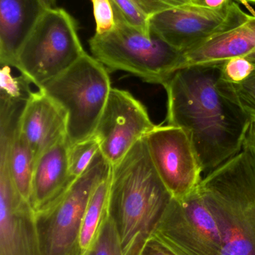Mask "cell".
Wrapping results in <instances>:
<instances>
[{
  "label": "cell",
  "instance_id": "cell-1",
  "mask_svg": "<svg viewBox=\"0 0 255 255\" xmlns=\"http://www.w3.org/2000/svg\"><path fill=\"white\" fill-rule=\"evenodd\" d=\"M178 255H255V155L248 147L172 199L152 235Z\"/></svg>",
  "mask_w": 255,
  "mask_h": 255
},
{
  "label": "cell",
  "instance_id": "cell-2",
  "mask_svg": "<svg viewBox=\"0 0 255 255\" xmlns=\"http://www.w3.org/2000/svg\"><path fill=\"white\" fill-rule=\"evenodd\" d=\"M223 64L181 69L163 85L167 125L188 132L205 175L242 151L252 123L233 85L222 77Z\"/></svg>",
  "mask_w": 255,
  "mask_h": 255
},
{
  "label": "cell",
  "instance_id": "cell-3",
  "mask_svg": "<svg viewBox=\"0 0 255 255\" xmlns=\"http://www.w3.org/2000/svg\"><path fill=\"white\" fill-rule=\"evenodd\" d=\"M172 199L143 138L112 166L111 172L109 213L116 224L124 255L140 254Z\"/></svg>",
  "mask_w": 255,
  "mask_h": 255
},
{
  "label": "cell",
  "instance_id": "cell-4",
  "mask_svg": "<svg viewBox=\"0 0 255 255\" xmlns=\"http://www.w3.org/2000/svg\"><path fill=\"white\" fill-rule=\"evenodd\" d=\"M115 26L90 39L92 56L109 73L124 71L147 83L163 85L176 72L182 52L154 34L130 25L114 8Z\"/></svg>",
  "mask_w": 255,
  "mask_h": 255
},
{
  "label": "cell",
  "instance_id": "cell-5",
  "mask_svg": "<svg viewBox=\"0 0 255 255\" xmlns=\"http://www.w3.org/2000/svg\"><path fill=\"white\" fill-rule=\"evenodd\" d=\"M109 73L85 52L70 68L38 88L65 113L69 145L94 134L112 88Z\"/></svg>",
  "mask_w": 255,
  "mask_h": 255
},
{
  "label": "cell",
  "instance_id": "cell-6",
  "mask_svg": "<svg viewBox=\"0 0 255 255\" xmlns=\"http://www.w3.org/2000/svg\"><path fill=\"white\" fill-rule=\"evenodd\" d=\"M85 52L74 18L61 7L46 8L21 46L15 68L40 88Z\"/></svg>",
  "mask_w": 255,
  "mask_h": 255
},
{
  "label": "cell",
  "instance_id": "cell-7",
  "mask_svg": "<svg viewBox=\"0 0 255 255\" xmlns=\"http://www.w3.org/2000/svg\"><path fill=\"white\" fill-rule=\"evenodd\" d=\"M111 171L112 165L99 151L86 171L57 200L35 213L40 255H80L79 237L88 201Z\"/></svg>",
  "mask_w": 255,
  "mask_h": 255
},
{
  "label": "cell",
  "instance_id": "cell-8",
  "mask_svg": "<svg viewBox=\"0 0 255 255\" xmlns=\"http://www.w3.org/2000/svg\"><path fill=\"white\" fill-rule=\"evenodd\" d=\"M251 15L235 1L217 9L188 3L150 16V31L182 52L215 34L239 26Z\"/></svg>",
  "mask_w": 255,
  "mask_h": 255
},
{
  "label": "cell",
  "instance_id": "cell-9",
  "mask_svg": "<svg viewBox=\"0 0 255 255\" xmlns=\"http://www.w3.org/2000/svg\"><path fill=\"white\" fill-rule=\"evenodd\" d=\"M154 167L174 199L187 197L202 180L199 156L188 132L156 126L145 137Z\"/></svg>",
  "mask_w": 255,
  "mask_h": 255
},
{
  "label": "cell",
  "instance_id": "cell-10",
  "mask_svg": "<svg viewBox=\"0 0 255 255\" xmlns=\"http://www.w3.org/2000/svg\"><path fill=\"white\" fill-rule=\"evenodd\" d=\"M155 127L139 100L129 91L112 88L94 135L102 154L114 166Z\"/></svg>",
  "mask_w": 255,
  "mask_h": 255
},
{
  "label": "cell",
  "instance_id": "cell-11",
  "mask_svg": "<svg viewBox=\"0 0 255 255\" xmlns=\"http://www.w3.org/2000/svg\"><path fill=\"white\" fill-rule=\"evenodd\" d=\"M0 158V255H40L35 212L12 182L7 157Z\"/></svg>",
  "mask_w": 255,
  "mask_h": 255
},
{
  "label": "cell",
  "instance_id": "cell-12",
  "mask_svg": "<svg viewBox=\"0 0 255 255\" xmlns=\"http://www.w3.org/2000/svg\"><path fill=\"white\" fill-rule=\"evenodd\" d=\"M19 131L36 158L67 139V118L64 111L43 91L31 93L19 123Z\"/></svg>",
  "mask_w": 255,
  "mask_h": 255
},
{
  "label": "cell",
  "instance_id": "cell-13",
  "mask_svg": "<svg viewBox=\"0 0 255 255\" xmlns=\"http://www.w3.org/2000/svg\"><path fill=\"white\" fill-rule=\"evenodd\" d=\"M68 150L66 139L37 157L29 198L34 212L43 211L52 205L76 179L70 175L69 169Z\"/></svg>",
  "mask_w": 255,
  "mask_h": 255
},
{
  "label": "cell",
  "instance_id": "cell-14",
  "mask_svg": "<svg viewBox=\"0 0 255 255\" xmlns=\"http://www.w3.org/2000/svg\"><path fill=\"white\" fill-rule=\"evenodd\" d=\"M255 49V15L236 28L219 33L182 52L176 71L193 66L223 64Z\"/></svg>",
  "mask_w": 255,
  "mask_h": 255
},
{
  "label": "cell",
  "instance_id": "cell-15",
  "mask_svg": "<svg viewBox=\"0 0 255 255\" xmlns=\"http://www.w3.org/2000/svg\"><path fill=\"white\" fill-rule=\"evenodd\" d=\"M40 0H0V62L16 67L21 46L45 10Z\"/></svg>",
  "mask_w": 255,
  "mask_h": 255
},
{
  "label": "cell",
  "instance_id": "cell-16",
  "mask_svg": "<svg viewBox=\"0 0 255 255\" xmlns=\"http://www.w3.org/2000/svg\"><path fill=\"white\" fill-rule=\"evenodd\" d=\"M0 146L7 150L12 182L21 196L29 202L31 178L37 160L34 151L19 128L15 133L0 132Z\"/></svg>",
  "mask_w": 255,
  "mask_h": 255
},
{
  "label": "cell",
  "instance_id": "cell-17",
  "mask_svg": "<svg viewBox=\"0 0 255 255\" xmlns=\"http://www.w3.org/2000/svg\"><path fill=\"white\" fill-rule=\"evenodd\" d=\"M110 179L111 174L97 186L88 201L79 237L80 255L91 250L109 216Z\"/></svg>",
  "mask_w": 255,
  "mask_h": 255
},
{
  "label": "cell",
  "instance_id": "cell-18",
  "mask_svg": "<svg viewBox=\"0 0 255 255\" xmlns=\"http://www.w3.org/2000/svg\"><path fill=\"white\" fill-rule=\"evenodd\" d=\"M100 151V142L95 135L69 145L68 162L70 175L74 178L81 176Z\"/></svg>",
  "mask_w": 255,
  "mask_h": 255
},
{
  "label": "cell",
  "instance_id": "cell-19",
  "mask_svg": "<svg viewBox=\"0 0 255 255\" xmlns=\"http://www.w3.org/2000/svg\"><path fill=\"white\" fill-rule=\"evenodd\" d=\"M86 255H124L116 224L109 215Z\"/></svg>",
  "mask_w": 255,
  "mask_h": 255
},
{
  "label": "cell",
  "instance_id": "cell-20",
  "mask_svg": "<svg viewBox=\"0 0 255 255\" xmlns=\"http://www.w3.org/2000/svg\"><path fill=\"white\" fill-rule=\"evenodd\" d=\"M0 71V97L11 100H26L31 94L30 81L25 76H12L10 67L1 65Z\"/></svg>",
  "mask_w": 255,
  "mask_h": 255
},
{
  "label": "cell",
  "instance_id": "cell-21",
  "mask_svg": "<svg viewBox=\"0 0 255 255\" xmlns=\"http://www.w3.org/2000/svg\"><path fill=\"white\" fill-rule=\"evenodd\" d=\"M112 6L118 10L130 25L147 35H151L149 17L136 5L133 0H110Z\"/></svg>",
  "mask_w": 255,
  "mask_h": 255
},
{
  "label": "cell",
  "instance_id": "cell-22",
  "mask_svg": "<svg viewBox=\"0 0 255 255\" xmlns=\"http://www.w3.org/2000/svg\"><path fill=\"white\" fill-rule=\"evenodd\" d=\"M255 65L246 57H237L228 60L222 65V77L231 84L244 82L252 74Z\"/></svg>",
  "mask_w": 255,
  "mask_h": 255
},
{
  "label": "cell",
  "instance_id": "cell-23",
  "mask_svg": "<svg viewBox=\"0 0 255 255\" xmlns=\"http://www.w3.org/2000/svg\"><path fill=\"white\" fill-rule=\"evenodd\" d=\"M232 85L240 104L252 122L255 121V69L244 82Z\"/></svg>",
  "mask_w": 255,
  "mask_h": 255
},
{
  "label": "cell",
  "instance_id": "cell-24",
  "mask_svg": "<svg viewBox=\"0 0 255 255\" xmlns=\"http://www.w3.org/2000/svg\"><path fill=\"white\" fill-rule=\"evenodd\" d=\"M96 23V34L112 31L115 26L113 6L110 0H91Z\"/></svg>",
  "mask_w": 255,
  "mask_h": 255
},
{
  "label": "cell",
  "instance_id": "cell-25",
  "mask_svg": "<svg viewBox=\"0 0 255 255\" xmlns=\"http://www.w3.org/2000/svg\"><path fill=\"white\" fill-rule=\"evenodd\" d=\"M133 1L148 17L164 10L190 3V0H133Z\"/></svg>",
  "mask_w": 255,
  "mask_h": 255
},
{
  "label": "cell",
  "instance_id": "cell-26",
  "mask_svg": "<svg viewBox=\"0 0 255 255\" xmlns=\"http://www.w3.org/2000/svg\"><path fill=\"white\" fill-rule=\"evenodd\" d=\"M139 255H178L161 241L151 236L145 243Z\"/></svg>",
  "mask_w": 255,
  "mask_h": 255
},
{
  "label": "cell",
  "instance_id": "cell-27",
  "mask_svg": "<svg viewBox=\"0 0 255 255\" xmlns=\"http://www.w3.org/2000/svg\"><path fill=\"white\" fill-rule=\"evenodd\" d=\"M235 0H190V4L207 8L217 9L224 7Z\"/></svg>",
  "mask_w": 255,
  "mask_h": 255
},
{
  "label": "cell",
  "instance_id": "cell-28",
  "mask_svg": "<svg viewBox=\"0 0 255 255\" xmlns=\"http://www.w3.org/2000/svg\"><path fill=\"white\" fill-rule=\"evenodd\" d=\"M243 146L248 147L255 155V121H253L249 127Z\"/></svg>",
  "mask_w": 255,
  "mask_h": 255
},
{
  "label": "cell",
  "instance_id": "cell-29",
  "mask_svg": "<svg viewBox=\"0 0 255 255\" xmlns=\"http://www.w3.org/2000/svg\"><path fill=\"white\" fill-rule=\"evenodd\" d=\"M45 8H51L55 7L56 0H40Z\"/></svg>",
  "mask_w": 255,
  "mask_h": 255
},
{
  "label": "cell",
  "instance_id": "cell-30",
  "mask_svg": "<svg viewBox=\"0 0 255 255\" xmlns=\"http://www.w3.org/2000/svg\"><path fill=\"white\" fill-rule=\"evenodd\" d=\"M237 1H239V2L241 3L243 5L245 6V7L248 9L249 11L251 13L252 15H255V10L253 8V7H252V6L250 5V3H249L247 0H237Z\"/></svg>",
  "mask_w": 255,
  "mask_h": 255
},
{
  "label": "cell",
  "instance_id": "cell-31",
  "mask_svg": "<svg viewBox=\"0 0 255 255\" xmlns=\"http://www.w3.org/2000/svg\"><path fill=\"white\" fill-rule=\"evenodd\" d=\"M246 58H248V59L250 60V61H251L252 63H253V64H254L255 65V49L253 51V52H251V53H250L248 55H247Z\"/></svg>",
  "mask_w": 255,
  "mask_h": 255
},
{
  "label": "cell",
  "instance_id": "cell-32",
  "mask_svg": "<svg viewBox=\"0 0 255 255\" xmlns=\"http://www.w3.org/2000/svg\"><path fill=\"white\" fill-rule=\"evenodd\" d=\"M249 3H255V0H247Z\"/></svg>",
  "mask_w": 255,
  "mask_h": 255
}]
</instances>
